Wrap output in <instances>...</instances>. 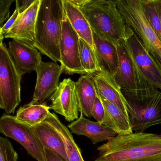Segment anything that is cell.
Listing matches in <instances>:
<instances>
[{
	"mask_svg": "<svg viewBox=\"0 0 161 161\" xmlns=\"http://www.w3.org/2000/svg\"><path fill=\"white\" fill-rule=\"evenodd\" d=\"M41 0L35 2L25 12L19 16L5 38L20 40L33 44L36 24Z\"/></svg>",
	"mask_w": 161,
	"mask_h": 161,
	"instance_id": "cell-14",
	"label": "cell"
},
{
	"mask_svg": "<svg viewBox=\"0 0 161 161\" xmlns=\"http://www.w3.org/2000/svg\"><path fill=\"white\" fill-rule=\"evenodd\" d=\"M45 149L46 161H65L55 153L48 149Z\"/></svg>",
	"mask_w": 161,
	"mask_h": 161,
	"instance_id": "cell-31",
	"label": "cell"
},
{
	"mask_svg": "<svg viewBox=\"0 0 161 161\" xmlns=\"http://www.w3.org/2000/svg\"><path fill=\"white\" fill-rule=\"evenodd\" d=\"M80 10L92 31L114 45L122 46L128 36V27L115 1L87 0Z\"/></svg>",
	"mask_w": 161,
	"mask_h": 161,
	"instance_id": "cell-3",
	"label": "cell"
},
{
	"mask_svg": "<svg viewBox=\"0 0 161 161\" xmlns=\"http://www.w3.org/2000/svg\"><path fill=\"white\" fill-rule=\"evenodd\" d=\"M50 109L64 116L67 121L79 118V103L76 82L70 78L64 79L50 98Z\"/></svg>",
	"mask_w": 161,
	"mask_h": 161,
	"instance_id": "cell-10",
	"label": "cell"
},
{
	"mask_svg": "<svg viewBox=\"0 0 161 161\" xmlns=\"http://www.w3.org/2000/svg\"><path fill=\"white\" fill-rule=\"evenodd\" d=\"M64 14L63 0H41L33 45L55 63L61 62L60 44Z\"/></svg>",
	"mask_w": 161,
	"mask_h": 161,
	"instance_id": "cell-2",
	"label": "cell"
},
{
	"mask_svg": "<svg viewBox=\"0 0 161 161\" xmlns=\"http://www.w3.org/2000/svg\"><path fill=\"white\" fill-rule=\"evenodd\" d=\"M50 107L46 102L31 103L21 106L17 112V120L30 127H34L45 121L50 114Z\"/></svg>",
	"mask_w": 161,
	"mask_h": 161,
	"instance_id": "cell-23",
	"label": "cell"
},
{
	"mask_svg": "<svg viewBox=\"0 0 161 161\" xmlns=\"http://www.w3.org/2000/svg\"><path fill=\"white\" fill-rule=\"evenodd\" d=\"M80 59L86 75H92L100 71L95 51L84 40L80 38Z\"/></svg>",
	"mask_w": 161,
	"mask_h": 161,
	"instance_id": "cell-24",
	"label": "cell"
},
{
	"mask_svg": "<svg viewBox=\"0 0 161 161\" xmlns=\"http://www.w3.org/2000/svg\"><path fill=\"white\" fill-rule=\"evenodd\" d=\"M44 122L50 125L61 136L64 143L68 161H84L80 150L75 142L71 132L54 113H50Z\"/></svg>",
	"mask_w": 161,
	"mask_h": 161,
	"instance_id": "cell-21",
	"label": "cell"
},
{
	"mask_svg": "<svg viewBox=\"0 0 161 161\" xmlns=\"http://www.w3.org/2000/svg\"><path fill=\"white\" fill-rule=\"evenodd\" d=\"M0 132L21 144L37 161H46L45 149L31 127L17 120L15 116L4 114L0 119Z\"/></svg>",
	"mask_w": 161,
	"mask_h": 161,
	"instance_id": "cell-8",
	"label": "cell"
},
{
	"mask_svg": "<svg viewBox=\"0 0 161 161\" xmlns=\"http://www.w3.org/2000/svg\"><path fill=\"white\" fill-rule=\"evenodd\" d=\"M15 0H1L0 1V27L3 26L4 21L9 19L10 8Z\"/></svg>",
	"mask_w": 161,
	"mask_h": 161,
	"instance_id": "cell-28",
	"label": "cell"
},
{
	"mask_svg": "<svg viewBox=\"0 0 161 161\" xmlns=\"http://www.w3.org/2000/svg\"><path fill=\"white\" fill-rule=\"evenodd\" d=\"M93 36L100 71H107L115 76L117 65L116 47L93 31Z\"/></svg>",
	"mask_w": 161,
	"mask_h": 161,
	"instance_id": "cell-17",
	"label": "cell"
},
{
	"mask_svg": "<svg viewBox=\"0 0 161 161\" xmlns=\"http://www.w3.org/2000/svg\"><path fill=\"white\" fill-rule=\"evenodd\" d=\"M126 25L136 35L144 47L161 66V41L150 25L142 0H117Z\"/></svg>",
	"mask_w": 161,
	"mask_h": 161,
	"instance_id": "cell-6",
	"label": "cell"
},
{
	"mask_svg": "<svg viewBox=\"0 0 161 161\" xmlns=\"http://www.w3.org/2000/svg\"><path fill=\"white\" fill-rule=\"evenodd\" d=\"M122 46L132 63L138 89L155 88L161 91V66L130 27L128 36Z\"/></svg>",
	"mask_w": 161,
	"mask_h": 161,
	"instance_id": "cell-5",
	"label": "cell"
},
{
	"mask_svg": "<svg viewBox=\"0 0 161 161\" xmlns=\"http://www.w3.org/2000/svg\"><path fill=\"white\" fill-rule=\"evenodd\" d=\"M91 76L98 94L114 104L128 116L127 101L121 87L116 80L115 76L107 71H100Z\"/></svg>",
	"mask_w": 161,
	"mask_h": 161,
	"instance_id": "cell-13",
	"label": "cell"
},
{
	"mask_svg": "<svg viewBox=\"0 0 161 161\" xmlns=\"http://www.w3.org/2000/svg\"><path fill=\"white\" fill-rule=\"evenodd\" d=\"M70 132L77 135H83L91 139L93 144L110 140L117 135L114 130L103 124L91 121L80 114V117L68 126Z\"/></svg>",
	"mask_w": 161,
	"mask_h": 161,
	"instance_id": "cell-15",
	"label": "cell"
},
{
	"mask_svg": "<svg viewBox=\"0 0 161 161\" xmlns=\"http://www.w3.org/2000/svg\"><path fill=\"white\" fill-rule=\"evenodd\" d=\"M80 37L64 14L62 21V33L60 44L61 66L63 72L69 75H86L80 59Z\"/></svg>",
	"mask_w": 161,
	"mask_h": 161,
	"instance_id": "cell-9",
	"label": "cell"
},
{
	"mask_svg": "<svg viewBox=\"0 0 161 161\" xmlns=\"http://www.w3.org/2000/svg\"><path fill=\"white\" fill-rule=\"evenodd\" d=\"M36 0H16V8L18 9L19 14L28 10Z\"/></svg>",
	"mask_w": 161,
	"mask_h": 161,
	"instance_id": "cell-30",
	"label": "cell"
},
{
	"mask_svg": "<svg viewBox=\"0 0 161 161\" xmlns=\"http://www.w3.org/2000/svg\"><path fill=\"white\" fill-rule=\"evenodd\" d=\"M127 102L128 116L132 130L143 131L161 124V92L155 88L122 90Z\"/></svg>",
	"mask_w": 161,
	"mask_h": 161,
	"instance_id": "cell-4",
	"label": "cell"
},
{
	"mask_svg": "<svg viewBox=\"0 0 161 161\" xmlns=\"http://www.w3.org/2000/svg\"><path fill=\"white\" fill-rule=\"evenodd\" d=\"M63 4L65 15L73 29L80 38L85 41L95 51L93 31L82 12L70 0H63Z\"/></svg>",
	"mask_w": 161,
	"mask_h": 161,
	"instance_id": "cell-18",
	"label": "cell"
},
{
	"mask_svg": "<svg viewBox=\"0 0 161 161\" xmlns=\"http://www.w3.org/2000/svg\"><path fill=\"white\" fill-rule=\"evenodd\" d=\"M94 161H161V134H118L97 148Z\"/></svg>",
	"mask_w": 161,
	"mask_h": 161,
	"instance_id": "cell-1",
	"label": "cell"
},
{
	"mask_svg": "<svg viewBox=\"0 0 161 161\" xmlns=\"http://www.w3.org/2000/svg\"><path fill=\"white\" fill-rule=\"evenodd\" d=\"M145 14L151 27L161 41V23L152 0L143 1Z\"/></svg>",
	"mask_w": 161,
	"mask_h": 161,
	"instance_id": "cell-25",
	"label": "cell"
},
{
	"mask_svg": "<svg viewBox=\"0 0 161 161\" xmlns=\"http://www.w3.org/2000/svg\"><path fill=\"white\" fill-rule=\"evenodd\" d=\"M32 128L45 148L55 153L65 161H68L64 143L53 128L44 122Z\"/></svg>",
	"mask_w": 161,
	"mask_h": 161,
	"instance_id": "cell-20",
	"label": "cell"
},
{
	"mask_svg": "<svg viewBox=\"0 0 161 161\" xmlns=\"http://www.w3.org/2000/svg\"><path fill=\"white\" fill-rule=\"evenodd\" d=\"M70 2L79 8L82 7L85 4L87 0H70Z\"/></svg>",
	"mask_w": 161,
	"mask_h": 161,
	"instance_id": "cell-33",
	"label": "cell"
},
{
	"mask_svg": "<svg viewBox=\"0 0 161 161\" xmlns=\"http://www.w3.org/2000/svg\"><path fill=\"white\" fill-rule=\"evenodd\" d=\"M105 115V109L100 97L97 93V98L92 110V117L95 118L97 122L103 124Z\"/></svg>",
	"mask_w": 161,
	"mask_h": 161,
	"instance_id": "cell-27",
	"label": "cell"
},
{
	"mask_svg": "<svg viewBox=\"0 0 161 161\" xmlns=\"http://www.w3.org/2000/svg\"><path fill=\"white\" fill-rule=\"evenodd\" d=\"M18 154L7 138L0 137V161H18Z\"/></svg>",
	"mask_w": 161,
	"mask_h": 161,
	"instance_id": "cell-26",
	"label": "cell"
},
{
	"mask_svg": "<svg viewBox=\"0 0 161 161\" xmlns=\"http://www.w3.org/2000/svg\"><path fill=\"white\" fill-rule=\"evenodd\" d=\"M152 1L161 23V0H152Z\"/></svg>",
	"mask_w": 161,
	"mask_h": 161,
	"instance_id": "cell-32",
	"label": "cell"
},
{
	"mask_svg": "<svg viewBox=\"0 0 161 161\" xmlns=\"http://www.w3.org/2000/svg\"><path fill=\"white\" fill-rule=\"evenodd\" d=\"M8 49L22 76L36 71L42 63L41 54L33 43L12 39Z\"/></svg>",
	"mask_w": 161,
	"mask_h": 161,
	"instance_id": "cell-12",
	"label": "cell"
},
{
	"mask_svg": "<svg viewBox=\"0 0 161 161\" xmlns=\"http://www.w3.org/2000/svg\"><path fill=\"white\" fill-rule=\"evenodd\" d=\"M19 14L18 10L16 8L14 14L11 17L8 19V21L3 25L0 29V42H3V40L5 38V36L7 33L10 31L12 26L14 25L16 20L19 16Z\"/></svg>",
	"mask_w": 161,
	"mask_h": 161,
	"instance_id": "cell-29",
	"label": "cell"
},
{
	"mask_svg": "<svg viewBox=\"0 0 161 161\" xmlns=\"http://www.w3.org/2000/svg\"><path fill=\"white\" fill-rule=\"evenodd\" d=\"M36 81L32 103H42L50 98L59 85L63 70L61 65L54 62H43L36 70Z\"/></svg>",
	"mask_w": 161,
	"mask_h": 161,
	"instance_id": "cell-11",
	"label": "cell"
},
{
	"mask_svg": "<svg viewBox=\"0 0 161 161\" xmlns=\"http://www.w3.org/2000/svg\"><path fill=\"white\" fill-rule=\"evenodd\" d=\"M79 112L88 118L92 117V110L97 92L93 78L82 75L76 82Z\"/></svg>",
	"mask_w": 161,
	"mask_h": 161,
	"instance_id": "cell-19",
	"label": "cell"
},
{
	"mask_svg": "<svg viewBox=\"0 0 161 161\" xmlns=\"http://www.w3.org/2000/svg\"><path fill=\"white\" fill-rule=\"evenodd\" d=\"M100 97L105 109L103 124L113 129L118 135L133 132L129 117L125 115L114 104L103 97Z\"/></svg>",
	"mask_w": 161,
	"mask_h": 161,
	"instance_id": "cell-22",
	"label": "cell"
},
{
	"mask_svg": "<svg viewBox=\"0 0 161 161\" xmlns=\"http://www.w3.org/2000/svg\"><path fill=\"white\" fill-rule=\"evenodd\" d=\"M19 71L3 42L0 44V108L7 114H14L21 102L20 82Z\"/></svg>",
	"mask_w": 161,
	"mask_h": 161,
	"instance_id": "cell-7",
	"label": "cell"
},
{
	"mask_svg": "<svg viewBox=\"0 0 161 161\" xmlns=\"http://www.w3.org/2000/svg\"><path fill=\"white\" fill-rule=\"evenodd\" d=\"M117 65L115 79L122 90L134 91L138 89L132 63L122 46L117 48Z\"/></svg>",
	"mask_w": 161,
	"mask_h": 161,
	"instance_id": "cell-16",
	"label": "cell"
}]
</instances>
